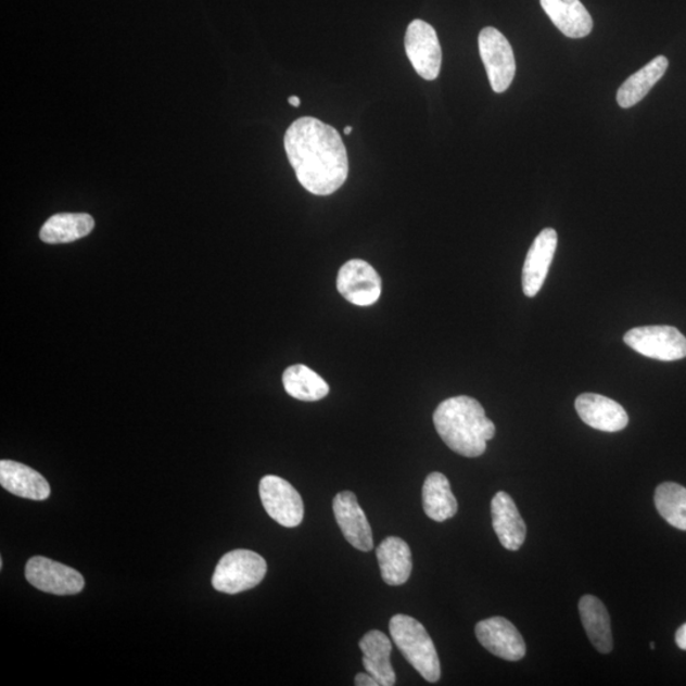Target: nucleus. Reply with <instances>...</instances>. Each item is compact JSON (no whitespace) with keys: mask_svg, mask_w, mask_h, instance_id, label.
<instances>
[{"mask_svg":"<svg viewBox=\"0 0 686 686\" xmlns=\"http://www.w3.org/2000/svg\"><path fill=\"white\" fill-rule=\"evenodd\" d=\"M343 132H345V136H350V134L353 132L352 126H346V128H345V130H343Z\"/></svg>","mask_w":686,"mask_h":686,"instance_id":"nucleus-29","label":"nucleus"},{"mask_svg":"<svg viewBox=\"0 0 686 686\" xmlns=\"http://www.w3.org/2000/svg\"><path fill=\"white\" fill-rule=\"evenodd\" d=\"M405 48L409 62L419 76L435 80L442 69L443 52L435 28L421 20L409 24Z\"/></svg>","mask_w":686,"mask_h":686,"instance_id":"nucleus-8","label":"nucleus"},{"mask_svg":"<svg viewBox=\"0 0 686 686\" xmlns=\"http://www.w3.org/2000/svg\"><path fill=\"white\" fill-rule=\"evenodd\" d=\"M0 484L14 496L43 501L51 494L50 484L39 472L13 460L0 461Z\"/></svg>","mask_w":686,"mask_h":686,"instance_id":"nucleus-16","label":"nucleus"},{"mask_svg":"<svg viewBox=\"0 0 686 686\" xmlns=\"http://www.w3.org/2000/svg\"><path fill=\"white\" fill-rule=\"evenodd\" d=\"M479 45L492 89L496 93H504L511 86L517 73L510 42L497 28L486 27L480 34Z\"/></svg>","mask_w":686,"mask_h":686,"instance_id":"nucleus-6","label":"nucleus"},{"mask_svg":"<svg viewBox=\"0 0 686 686\" xmlns=\"http://www.w3.org/2000/svg\"><path fill=\"white\" fill-rule=\"evenodd\" d=\"M390 631L395 646L424 681L439 682L442 666L435 645L424 626L412 617L397 614L391 619Z\"/></svg>","mask_w":686,"mask_h":686,"instance_id":"nucleus-3","label":"nucleus"},{"mask_svg":"<svg viewBox=\"0 0 686 686\" xmlns=\"http://www.w3.org/2000/svg\"><path fill=\"white\" fill-rule=\"evenodd\" d=\"M669 61L665 56L655 58L643 69L633 74L624 81L617 93V101L622 109H630L643 101L650 93L652 87L666 73Z\"/></svg>","mask_w":686,"mask_h":686,"instance_id":"nucleus-23","label":"nucleus"},{"mask_svg":"<svg viewBox=\"0 0 686 686\" xmlns=\"http://www.w3.org/2000/svg\"><path fill=\"white\" fill-rule=\"evenodd\" d=\"M266 572L264 557L249 549H236L221 557L212 583L216 592L234 595L263 583Z\"/></svg>","mask_w":686,"mask_h":686,"instance_id":"nucleus-4","label":"nucleus"},{"mask_svg":"<svg viewBox=\"0 0 686 686\" xmlns=\"http://www.w3.org/2000/svg\"><path fill=\"white\" fill-rule=\"evenodd\" d=\"M558 236L555 229H543L529 250L523 267V290L528 297L538 295L556 255Z\"/></svg>","mask_w":686,"mask_h":686,"instance_id":"nucleus-14","label":"nucleus"},{"mask_svg":"<svg viewBox=\"0 0 686 686\" xmlns=\"http://www.w3.org/2000/svg\"><path fill=\"white\" fill-rule=\"evenodd\" d=\"M363 651V665L376 677L379 685H395V673L391 662L392 643L383 632L372 630L359 643Z\"/></svg>","mask_w":686,"mask_h":686,"instance_id":"nucleus-18","label":"nucleus"},{"mask_svg":"<svg viewBox=\"0 0 686 686\" xmlns=\"http://www.w3.org/2000/svg\"><path fill=\"white\" fill-rule=\"evenodd\" d=\"M655 505L670 525L686 532V488L681 484L665 482L655 492Z\"/></svg>","mask_w":686,"mask_h":686,"instance_id":"nucleus-25","label":"nucleus"},{"mask_svg":"<svg viewBox=\"0 0 686 686\" xmlns=\"http://www.w3.org/2000/svg\"><path fill=\"white\" fill-rule=\"evenodd\" d=\"M434 424L443 442L467 458L481 457L496 434L495 423L480 402L467 395L442 402L434 414Z\"/></svg>","mask_w":686,"mask_h":686,"instance_id":"nucleus-2","label":"nucleus"},{"mask_svg":"<svg viewBox=\"0 0 686 686\" xmlns=\"http://www.w3.org/2000/svg\"><path fill=\"white\" fill-rule=\"evenodd\" d=\"M283 145L297 181L313 195L328 196L346 182L348 156L340 132L316 117L297 118Z\"/></svg>","mask_w":686,"mask_h":686,"instance_id":"nucleus-1","label":"nucleus"},{"mask_svg":"<svg viewBox=\"0 0 686 686\" xmlns=\"http://www.w3.org/2000/svg\"><path fill=\"white\" fill-rule=\"evenodd\" d=\"M377 558L385 584L401 586L407 583L412 572V554L404 539L390 536L380 543Z\"/></svg>","mask_w":686,"mask_h":686,"instance_id":"nucleus-19","label":"nucleus"},{"mask_svg":"<svg viewBox=\"0 0 686 686\" xmlns=\"http://www.w3.org/2000/svg\"><path fill=\"white\" fill-rule=\"evenodd\" d=\"M282 383L290 397L303 402H317L330 393L326 380L303 364L293 365L283 371Z\"/></svg>","mask_w":686,"mask_h":686,"instance_id":"nucleus-24","label":"nucleus"},{"mask_svg":"<svg viewBox=\"0 0 686 686\" xmlns=\"http://www.w3.org/2000/svg\"><path fill=\"white\" fill-rule=\"evenodd\" d=\"M626 346L636 353L660 361H677L686 357V338L675 327L646 326L624 334Z\"/></svg>","mask_w":686,"mask_h":686,"instance_id":"nucleus-5","label":"nucleus"},{"mask_svg":"<svg viewBox=\"0 0 686 686\" xmlns=\"http://www.w3.org/2000/svg\"><path fill=\"white\" fill-rule=\"evenodd\" d=\"M581 621L588 639L600 653H610L613 650V636H611L610 617L606 606L593 595H585L579 604Z\"/></svg>","mask_w":686,"mask_h":686,"instance_id":"nucleus-21","label":"nucleus"},{"mask_svg":"<svg viewBox=\"0 0 686 686\" xmlns=\"http://www.w3.org/2000/svg\"><path fill=\"white\" fill-rule=\"evenodd\" d=\"M475 636L492 655L506 661H519L526 653L523 636L510 621L503 617L484 619L475 625Z\"/></svg>","mask_w":686,"mask_h":686,"instance_id":"nucleus-11","label":"nucleus"},{"mask_svg":"<svg viewBox=\"0 0 686 686\" xmlns=\"http://www.w3.org/2000/svg\"><path fill=\"white\" fill-rule=\"evenodd\" d=\"M422 504L424 513L437 523L449 520L458 512L449 480L443 473L434 472L428 475L422 487Z\"/></svg>","mask_w":686,"mask_h":686,"instance_id":"nucleus-22","label":"nucleus"},{"mask_svg":"<svg viewBox=\"0 0 686 686\" xmlns=\"http://www.w3.org/2000/svg\"><path fill=\"white\" fill-rule=\"evenodd\" d=\"M542 9L564 36L583 39L592 34L594 22L580 0H541Z\"/></svg>","mask_w":686,"mask_h":686,"instance_id":"nucleus-17","label":"nucleus"},{"mask_svg":"<svg viewBox=\"0 0 686 686\" xmlns=\"http://www.w3.org/2000/svg\"><path fill=\"white\" fill-rule=\"evenodd\" d=\"M492 525L507 550H519L526 538V525L509 494L501 491L492 498Z\"/></svg>","mask_w":686,"mask_h":686,"instance_id":"nucleus-15","label":"nucleus"},{"mask_svg":"<svg viewBox=\"0 0 686 686\" xmlns=\"http://www.w3.org/2000/svg\"><path fill=\"white\" fill-rule=\"evenodd\" d=\"M580 419L588 427L604 431L618 432L630 422L628 414L618 402L595 393L579 395L575 402Z\"/></svg>","mask_w":686,"mask_h":686,"instance_id":"nucleus-13","label":"nucleus"},{"mask_svg":"<svg viewBox=\"0 0 686 686\" xmlns=\"http://www.w3.org/2000/svg\"><path fill=\"white\" fill-rule=\"evenodd\" d=\"M25 575L37 590L61 596L79 594L86 584L77 570L41 556L28 559Z\"/></svg>","mask_w":686,"mask_h":686,"instance_id":"nucleus-9","label":"nucleus"},{"mask_svg":"<svg viewBox=\"0 0 686 686\" xmlns=\"http://www.w3.org/2000/svg\"><path fill=\"white\" fill-rule=\"evenodd\" d=\"M338 290L347 302L369 307L382 295V279L367 261L352 259L341 267Z\"/></svg>","mask_w":686,"mask_h":686,"instance_id":"nucleus-10","label":"nucleus"},{"mask_svg":"<svg viewBox=\"0 0 686 686\" xmlns=\"http://www.w3.org/2000/svg\"><path fill=\"white\" fill-rule=\"evenodd\" d=\"M355 685L357 686H379L376 677L367 673L357 674L355 677Z\"/></svg>","mask_w":686,"mask_h":686,"instance_id":"nucleus-26","label":"nucleus"},{"mask_svg":"<svg viewBox=\"0 0 686 686\" xmlns=\"http://www.w3.org/2000/svg\"><path fill=\"white\" fill-rule=\"evenodd\" d=\"M259 497L268 517L285 528H296L304 518L303 498L292 484L278 475H265L259 482Z\"/></svg>","mask_w":686,"mask_h":686,"instance_id":"nucleus-7","label":"nucleus"},{"mask_svg":"<svg viewBox=\"0 0 686 686\" xmlns=\"http://www.w3.org/2000/svg\"><path fill=\"white\" fill-rule=\"evenodd\" d=\"M289 103L292 104V106L294 107H300L301 106V99L297 96H292L289 97Z\"/></svg>","mask_w":686,"mask_h":686,"instance_id":"nucleus-28","label":"nucleus"},{"mask_svg":"<svg viewBox=\"0 0 686 686\" xmlns=\"http://www.w3.org/2000/svg\"><path fill=\"white\" fill-rule=\"evenodd\" d=\"M94 219L85 213L52 215L40 230V240L49 244L72 243L91 234Z\"/></svg>","mask_w":686,"mask_h":686,"instance_id":"nucleus-20","label":"nucleus"},{"mask_svg":"<svg viewBox=\"0 0 686 686\" xmlns=\"http://www.w3.org/2000/svg\"><path fill=\"white\" fill-rule=\"evenodd\" d=\"M675 639L677 647L686 651V623L677 630Z\"/></svg>","mask_w":686,"mask_h":686,"instance_id":"nucleus-27","label":"nucleus"},{"mask_svg":"<svg viewBox=\"0 0 686 686\" xmlns=\"http://www.w3.org/2000/svg\"><path fill=\"white\" fill-rule=\"evenodd\" d=\"M333 512L343 536L354 548L361 551H370L374 548L367 514L357 503L354 492H340L333 499Z\"/></svg>","mask_w":686,"mask_h":686,"instance_id":"nucleus-12","label":"nucleus"}]
</instances>
